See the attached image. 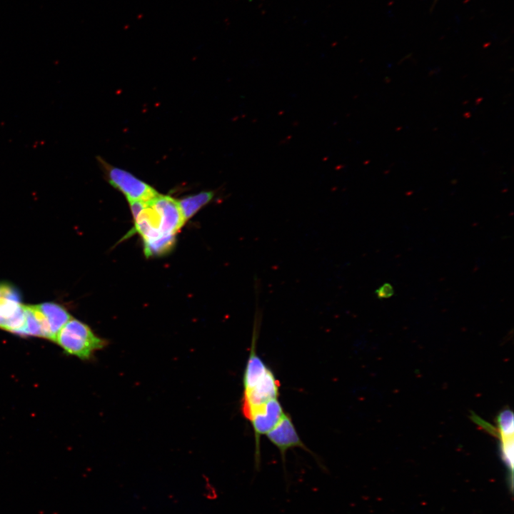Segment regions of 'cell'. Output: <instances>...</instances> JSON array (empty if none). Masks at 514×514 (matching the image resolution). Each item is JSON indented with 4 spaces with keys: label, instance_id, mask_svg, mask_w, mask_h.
I'll use <instances>...</instances> for the list:
<instances>
[{
    "label": "cell",
    "instance_id": "1",
    "mask_svg": "<svg viewBox=\"0 0 514 514\" xmlns=\"http://www.w3.org/2000/svg\"><path fill=\"white\" fill-rule=\"evenodd\" d=\"M261 322V309L256 305L251 346L243 374V389L240 402L241 414L248 420L258 408L280 395L279 381L256 351Z\"/></svg>",
    "mask_w": 514,
    "mask_h": 514
},
{
    "label": "cell",
    "instance_id": "2",
    "mask_svg": "<svg viewBox=\"0 0 514 514\" xmlns=\"http://www.w3.org/2000/svg\"><path fill=\"white\" fill-rule=\"evenodd\" d=\"M68 355L89 360L107 341L96 336L86 323L71 318L58 332L54 341Z\"/></svg>",
    "mask_w": 514,
    "mask_h": 514
},
{
    "label": "cell",
    "instance_id": "3",
    "mask_svg": "<svg viewBox=\"0 0 514 514\" xmlns=\"http://www.w3.org/2000/svg\"><path fill=\"white\" fill-rule=\"evenodd\" d=\"M27 316V305L23 303L17 288L0 283V329L21 336Z\"/></svg>",
    "mask_w": 514,
    "mask_h": 514
},
{
    "label": "cell",
    "instance_id": "4",
    "mask_svg": "<svg viewBox=\"0 0 514 514\" xmlns=\"http://www.w3.org/2000/svg\"><path fill=\"white\" fill-rule=\"evenodd\" d=\"M109 178L115 188L125 195L128 201H148L159 193L150 185L124 169L109 166L101 160Z\"/></svg>",
    "mask_w": 514,
    "mask_h": 514
},
{
    "label": "cell",
    "instance_id": "5",
    "mask_svg": "<svg viewBox=\"0 0 514 514\" xmlns=\"http://www.w3.org/2000/svg\"><path fill=\"white\" fill-rule=\"evenodd\" d=\"M286 413L278 398H275L258 408L249 419L255 439L254 460L256 470H258L261 465V436L273 429Z\"/></svg>",
    "mask_w": 514,
    "mask_h": 514
},
{
    "label": "cell",
    "instance_id": "6",
    "mask_svg": "<svg viewBox=\"0 0 514 514\" xmlns=\"http://www.w3.org/2000/svg\"><path fill=\"white\" fill-rule=\"evenodd\" d=\"M266 435L268 440L279 450L283 468H285L287 451L294 448L303 449L314 456L315 459L319 462L316 455L301 439L291 417L288 413H286L278 423Z\"/></svg>",
    "mask_w": 514,
    "mask_h": 514
},
{
    "label": "cell",
    "instance_id": "7",
    "mask_svg": "<svg viewBox=\"0 0 514 514\" xmlns=\"http://www.w3.org/2000/svg\"><path fill=\"white\" fill-rule=\"evenodd\" d=\"M157 212L163 235H176L185 223L177 200L158 194L149 201Z\"/></svg>",
    "mask_w": 514,
    "mask_h": 514
},
{
    "label": "cell",
    "instance_id": "8",
    "mask_svg": "<svg viewBox=\"0 0 514 514\" xmlns=\"http://www.w3.org/2000/svg\"><path fill=\"white\" fill-rule=\"evenodd\" d=\"M497 423L496 433L500 441L501 458L513 478L514 445L513 413L508 409L500 412L497 418Z\"/></svg>",
    "mask_w": 514,
    "mask_h": 514
},
{
    "label": "cell",
    "instance_id": "9",
    "mask_svg": "<svg viewBox=\"0 0 514 514\" xmlns=\"http://www.w3.org/2000/svg\"><path fill=\"white\" fill-rule=\"evenodd\" d=\"M39 306L46 318L54 342L58 332L72 317L57 303L44 302L39 303Z\"/></svg>",
    "mask_w": 514,
    "mask_h": 514
},
{
    "label": "cell",
    "instance_id": "10",
    "mask_svg": "<svg viewBox=\"0 0 514 514\" xmlns=\"http://www.w3.org/2000/svg\"><path fill=\"white\" fill-rule=\"evenodd\" d=\"M213 191H202L186 196L178 201L185 222L190 219L199 209L210 203L215 197Z\"/></svg>",
    "mask_w": 514,
    "mask_h": 514
},
{
    "label": "cell",
    "instance_id": "11",
    "mask_svg": "<svg viewBox=\"0 0 514 514\" xmlns=\"http://www.w3.org/2000/svg\"><path fill=\"white\" fill-rule=\"evenodd\" d=\"M176 241L175 235H166L151 241H143L147 257L159 256L170 251Z\"/></svg>",
    "mask_w": 514,
    "mask_h": 514
},
{
    "label": "cell",
    "instance_id": "12",
    "mask_svg": "<svg viewBox=\"0 0 514 514\" xmlns=\"http://www.w3.org/2000/svg\"><path fill=\"white\" fill-rule=\"evenodd\" d=\"M375 293L379 299L388 298L394 294V290L390 283H386L379 287Z\"/></svg>",
    "mask_w": 514,
    "mask_h": 514
}]
</instances>
